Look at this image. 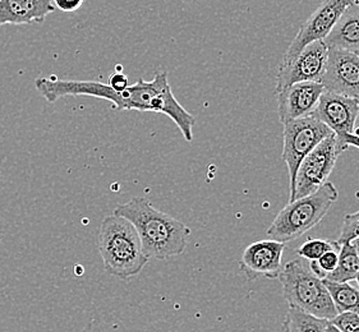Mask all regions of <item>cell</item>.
Wrapping results in <instances>:
<instances>
[{
	"instance_id": "18",
	"label": "cell",
	"mask_w": 359,
	"mask_h": 332,
	"mask_svg": "<svg viewBox=\"0 0 359 332\" xmlns=\"http://www.w3.org/2000/svg\"><path fill=\"white\" fill-rule=\"evenodd\" d=\"M325 286L330 293L332 303L338 313L354 312L359 314V290L349 282H335L323 280Z\"/></svg>"
},
{
	"instance_id": "20",
	"label": "cell",
	"mask_w": 359,
	"mask_h": 332,
	"mask_svg": "<svg viewBox=\"0 0 359 332\" xmlns=\"http://www.w3.org/2000/svg\"><path fill=\"white\" fill-rule=\"evenodd\" d=\"M357 238H359V211L345 215L341 234L338 239L339 244L352 243Z\"/></svg>"
},
{
	"instance_id": "9",
	"label": "cell",
	"mask_w": 359,
	"mask_h": 332,
	"mask_svg": "<svg viewBox=\"0 0 359 332\" xmlns=\"http://www.w3.org/2000/svg\"><path fill=\"white\" fill-rule=\"evenodd\" d=\"M329 55V48L323 40H317L304 46L299 54L287 64L279 65L275 91L299 83L323 80Z\"/></svg>"
},
{
	"instance_id": "8",
	"label": "cell",
	"mask_w": 359,
	"mask_h": 332,
	"mask_svg": "<svg viewBox=\"0 0 359 332\" xmlns=\"http://www.w3.org/2000/svg\"><path fill=\"white\" fill-rule=\"evenodd\" d=\"M352 3V0H323L309 20L303 23L294 40L284 53L280 65L289 63L309 43L325 40Z\"/></svg>"
},
{
	"instance_id": "3",
	"label": "cell",
	"mask_w": 359,
	"mask_h": 332,
	"mask_svg": "<svg viewBox=\"0 0 359 332\" xmlns=\"http://www.w3.org/2000/svg\"><path fill=\"white\" fill-rule=\"evenodd\" d=\"M99 252L105 271L123 280L137 276L150 261L144 253L135 226L114 214L101 223Z\"/></svg>"
},
{
	"instance_id": "19",
	"label": "cell",
	"mask_w": 359,
	"mask_h": 332,
	"mask_svg": "<svg viewBox=\"0 0 359 332\" xmlns=\"http://www.w3.org/2000/svg\"><path fill=\"white\" fill-rule=\"evenodd\" d=\"M340 244L338 240L327 239H309L297 249V254L307 261H316L323 253L329 251H339Z\"/></svg>"
},
{
	"instance_id": "22",
	"label": "cell",
	"mask_w": 359,
	"mask_h": 332,
	"mask_svg": "<svg viewBox=\"0 0 359 332\" xmlns=\"http://www.w3.org/2000/svg\"><path fill=\"white\" fill-rule=\"evenodd\" d=\"M109 86L111 87L114 91H124L127 87L130 86V80L128 77L122 72H114L109 77Z\"/></svg>"
},
{
	"instance_id": "16",
	"label": "cell",
	"mask_w": 359,
	"mask_h": 332,
	"mask_svg": "<svg viewBox=\"0 0 359 332\" xmlns=\"http://www.w3.org/2000/svg\"><path fill=\"white\" fill-rule=\"evenodd\" d=\"M359 271V256L352 243L340 244L337 268L327 275L325 280L335 282H349L355 280Z\"/></svg>"
},
{
	"instance_id": "7",
	"label": "cell",
	"mask_w": 359,
	"mask_h": 332,
	"mask_svg": "<svg viewBox=\"0 0 359 332\" xmlns=\"http://www.w3.org/2000/svg\"><path fill=\"white\" fill-rule=\"evenodd\" d=\"M340 153L343 152L339 148L335 133H331L309 152L297 170L294 192L289 197V202L312 195L323 187L334 170Z\"/></svg>"
},
{
	"instance_id": "14",
	"label": "cell",
	"mask_w": 359,
	"mask_h": 332,
	"mask_svg": "<svg viewBox=\"0 0 359 332\" xmlns=\"http://www.w3.org/2000/svg\"><path fill=\"white\" fill-rule=\"evenodd\" d=\"M55 9L53 0H0V26L43 23Z\"/></svg>"
},
{
	"instance_id": "11",
	"label": "cell",
	"mask_w": 359,
	"mask_h": 332,
	"mask_svg": "<svg viewBox=\"0 0 359 332\" xmlns=\"http://www.w3.org/2000/svg\"><path fill=\"white\" fill-rule=\"evenodd\" d=\"M311 116L327 125L339 139L353 134L359 118V104L353 97L325 90Z\"/></svg>"
},
{
	"instance_id": "21",
	"label": "cell",
	"mask_w": 359,
	"mask_h": 332,
	"mask_svg": "<svg viewBox=\"0 0 359 332\" xmlns=\"http://www.w3.org/2000/svg\"><path fill=\"white\" fill-rule=\"evenodd\" d=\"M341 332H359V314L354 312H341L330 321Z\"/></svg>"
},
{
	"instance_id": "30",
	"label": "cell",
	"mask_w": 359,
	"mask_h": 332,
	"mask_svg": "<svg viewBox=\"0 0 359 332\" xmlns=\"http://www.w3.org/2000/svg\"><path fill=\"white\" fill-rule=\"evenodd\" d=\"M357 54H358V57H359V51H357Z\"/></svg>"
},
{
	"instance_id": "2",
	"label": "cell",
	"mask_w": 359,
	"mask_h": 332,
	"mask_svg": "<svg viewBox=\"0 0 359 332\" xmlns=\"http://www.w3.org/2000/svg\"><path fill=\"white\" fill-rule=\"evenodd\" d=\"M114 215L127 219L135 226L150 260H169L180 256L187 247L191 235L187 225L155 209L144 197H133L130 202L116 206Z\"/></svg>"
},
{
	"instance_id": "6",
	"label": "cell",
	"mask_w": 359,
	"mask_h": 332,
	"mask_svg": "<svg viewBox=\"0 0 359 332\" xmlns=\"http://www.w3.org/2000/svg\"><path fill=\"white\" fill-rule=\"evenodd\" d=\"M283 160L289 170V197L294 192L295 175L303 159L323 139L330 136V128L313 116H303L283 124Z\"/></svg>"
},
{
	"instance_id": "28",
	"label": "cell",
	"mask_w": 359,
	"mask_h": 332,
	"mask_svg": "<svg viewBox=\"0 0 359 332\" xmlns=\"http://www.w3.org/2000/svg\"><path fill=\"white\" fill-rule=\"evenodd\" d=\"M355 280H357V282H358V285H359V271H358V274H357V277H355Z\"/></svg>"
},
{
	"instance_id": "17",
	"label": "cell",
	"mask_w": 359,
	"mask_h": 332,
	"mask_svg": "<svg viewBox=\"0 0 359 332\" xmlns=\"http://www.w3.org/2000/svg\"><path fill=\"white\" fill-rule=\"evenodd\" d=\"M327 325L329 319L289 307L284 321V332H325Z\"/></svg>"
},
{
	"instance_id": "10",
	"label": "cell",
	"mask_w": 359,
	"mask_h": 332,
	"mask_svg": "<svg viewBox=\"0 0 359 332\" xmlns=\"http://www.w3.org/2000/svg\"><path fill=\"white\" fill-rule=\"evenodd\" d=\"M329 92L349 97L359 96V57L357 53L343 49H329L326 69L321 80Z\"/></svg>"
},
{
	"instance_id": "26",
	"label": "cell",
	"mask_w": 359,
	"mask_h": 332,
	"mask_svg": "<svg viewBox=\"0 0 359 332\" xmlns=\"http://www.w3.org/2000/svg\"><path fill=\"white\" fill-rule=\"evenodd\" d=\"M353 246H354V248H355V251H357V253H358L359 256V238L354 239L352 242Z\"/></svg>"
},
{
	"instance_id": "15",
	"label": "cell",
	"mask_w": 359,
	"mask_h": 332,
	"mask_svg": "<svg viewBox=\"0 0 359 332\" xmlns=\"http://www.w3.org/2000/svg\"><path fill=\"white\" fill-rule=\"evenodd\" d=\"M327 48L359 51V8L351 4L339 18L334 29L323 40Z\"/></svg>"
},
{
	"instance_id": "5",
	"label": "cell",
	"mask_w": 359,
	"mask_h": 332,
	"mask_svg": "<svg viewBox=\"0 0 359 332\" xmlns=\"http://www.w3.org/2000/svg\"><path fill=\"white\" fill-rule=\"evenodd\" d=\"M279 282L289 307L331 321L338 314L323 279L311 271L309 261L295 258L283 266Z\"/></svg>"
},
{
	"instance_id": "13",
	"label": "cell",
	"mask_w": 359,
	"mask_h": 332,
	"mask_svg": "<svg viewBox=\"0 0 359 332\" xmlns=\"http://www.w3.org/2000/svg\"><path fill=\"white\" fill-rule=\"evenodd\" d=\"M325 88L320 82H299L276 91L281 123L312 116Z\"/></svg>"
},
{
	"instance_id": "25",
	"label": "cell",
	"mask_w": 359,
	"mask_h": 332,
	"mask_svg": "<svg viewBox=\"0 0 359 332\" xmlns=\"http://www.w3.org/2000/svg\"><path fill=\"white\" fill-rule=\"evenodd\" d=\"M325 332H341L340 330H338L335 326L331 324L330 321H329V325L326 327V331Z\"/></svg>"
},
{
	"instance_id": "27",
	"label": "cell",
	"mask_w": 359,
	"mask_h": 332,
	"mask_svg": "<svg viewBox=\"0 0 359 332\" xmlns=\"http://www.w3.org/2000/svg\"><path fill=\"white\" fill-rule=\"evenodd\" d=\"M352 1H353V4H354V6H355V7L359 8V0H352Z\"/></svg>"
},
{
	"instance_id": "24",
	"label": "cell",
	"mask_w": 359,
	"mask_h": 332,
	"mask_svg": "<svg viewBox=\"0 0 359 332\" xmlns=\"http://www.w3.org/2000/svg\"><path fill=\"white\" fill-rule=\"evenodd\" d=\"M338 146L341 152H344L351 146L355 147V148H359V137L358 136H354V134H346L344 137L339 138Z\"/></svg>"
},
{
	"instance_id": "23",
	"label": "cell",
	"mask_w": 359,
	"mask_h": 332,
	"mask_svg": "<svg viewBox=\"0 0 359 332\" xmlns=\"http://www.w3.org/2000/svg\"><path fill=\"white\" fill-rule=\"evenodd\" d=\"M53 4L62 12L72 13L82 7L83 0H53Z\"/></svg>"
},
{
	"instance_id": "29",
	"label": "cell",
	"mask_w": 359,
	"mask_h": 332,
	"mask_svg": "<svg viewBox=\"0 0 359 332\" xmlns=\"http://www.w3.org/2000/svg\"><path fill=\"white\" fill-rule=\"evenodd\" d=\"M355 100H357V102H358V104H359V96H358V97H355Z\"/></svg>"
},
{
	"instance_id": "4",
	"label": "cell",
	"mask_w": 359,
	"mask_h": 332,
	"mask_svg": "<svg viewBox=\"0 0 359 332\" xmlns=\"http://www.w3.org/2000/svg\"><path fill=\"white\" fill-rule=\"evenodd\" d=\"M338 197L337 187L326 181L315 193L287 203L269 226L267 235L285 244L301 238L321 223Z\"/></svg>"
},
{
	"instance_id": "1",
	"label": "cell",
	"mask_w": 359,
	"mask_h": 332,
	"mask_svg": "<svg viewBox=\"0 0 359 332\" xmlns=\"http://www.w3.org/2000/svg\"><path fill=\"white\" fill-rule=\"evenodd\" d=\"M35 87L50 104L65 96H90L111 102L113 108L119 111L137 110L165 114L177 124L187 142L194 141L196 119L175 99L166 72L155 73L150 82L140 78L121 92L97 81L59 80L55 76L36 78Z\"/></svg>"
},
{
	"instance_id": "12",
	"label": "cell",
	"mask_w": 359,
	"mask_h": 332,
	"mask_svg": "<svg viewBox=\"0 0 359 332\" xmlns=\"http://www.w3.org/2000/svg\"><path fill=\"white\" fill-rule=\"evenodd\" d=\"M285 251V243L278 240H259L247 247L241 258V268L250 280L265 276L278 279L283 270L281 260Z\"/></svg>"
}]
</instances>
